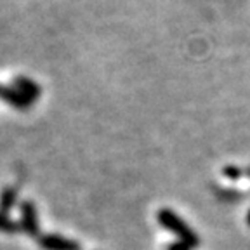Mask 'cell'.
Here are the masks:
<instances>
[{"mask_svg": "<svg viewBox=\"0 0 250 250\" xmlns=\"http://www.w3.org/2000/svg\"><path fill=\"white\" fill-rule=\"evenodd\" d=\"M16 202H18V188L14 186L4 188L2 193H0V212L7 214L9 210H12Z\"/></svg>", "mask_w": 250, "mask_h": 250, "instance_id": "6", "label": "cell"}, {"mask_svg": "<svg viewBox=\"0 0 250 250\" xmlns=\"http://www.w3.org/2000/svg\"><path fill=\"white\" fill-rule=\"evenodd\" d=\"M37 242L43 250H80V245L77 242L59 234H40Z\"/></svg>", "mask_w": 250, "mask_h": 250, "instance_id": "3", "label": "cell"}, {"mask_svg": "<svg viewBox=\"0 0 250 250\" xmlns=\"http://www.w3.org/2000/svg\"><path fill=\"white\" fill-rule=\"evenodd\" d=\"M168 250H191V247L186 245V243H183V242H176L168 247Z\"/></svg>", "mask_w": 250, "mask_h": 250, "instance_id": "9", "label": "cell"}, {"mask_svg": "<svg viewBox=\"0 0 250 250\" xmlns=\"http://www.w3.org/2000/svg\"><path fill=\"white\" fill-rule=\"evenodd\" d=\"M21 229H23L21 223H16L7 214H2V212H0V231H2V233H18V231H21Z\"/></svg>", "mask_w": 250, "mask_h": 250, "instance_id": "7", "label": "cell"}, {"mask_svg": "<svg viewBox=\"0 0 250 250\" xmlns=\"http://www.w3.org/2000/svg\"><path fill=\"white\" fill-rule=\"evenodd\" d=\"M224 176L229 177V179H238L240 176H242V170L236 167H233V165H228V167H224Z\"/></svg>", "mask_w": 250, "mask_h": 250, "instance_id": "8", "label": "cell"}, {"mask_svg": "<svg viewBox=\"0 0 250 250\" xmlns=\"http://www.w3.org/2000/svg\"><path fill=\"white\" fill-rule=\"evenodd\" d=\"M158 223H160L162 228H165V229L172 231V233L176 234L177 238H179V242L186 243L189 247H198L200 243L198 234L188 226L176 212H172L170 208H162L158 212Z\"/></svg>", "mask_w": 250, "mask_h": 250, "instance_id": "1", "label": "cell"}, {"mask_svg": "<svg viewBox=\"0 0 250 250\" xmlns=\"http://www.w3.org/2000/svg\"><path fill=\"white\" fill-rule=\"evenodd\" d=\"M0 99H4L5 103H9L11 106H16V108H20V109L30 108V106L33 104V101L28 99L26 96H23L14 85L12 87L0 85Z\"/></svg>", "mask_w": 250, "mask_h": 250, "instance_id": "4", "label": "cell"}, {"mask_svg": "<svg viewBox=\"0 0 250 250\" xmlns=\"http://www.w3.org/2000/svg\"><path fill=\"white\" fill-rule=\"evenodd\" d=\"M20 223H21V228H23L24 233H28L30 236H35V238L40 236L35 203L30 202V200H24V202L21 203V221Z\"/></svg>", "mask_w": 250, "mask_h": 250, "instance_id": "2", "label": "cell"}, {"mask_svg": "<svg viewBox=\"0 0 250 250\" xmlns=\"http://www.w3.org/2000/svg\"><path fill=\"white\" fill-rule=\"evenodd\" d=\"M247 221H249V224H250V212H249V215H247Z\"/></svg>", "mask_w": 250, "mask_h": 250, "instance_id": "10", "label": "cell"}, {"mask_svg": "<svg viewBox=\"0 0 250 250\" xmlns=\"http://www.w3.org/2000/svg\"><path fill=\"white\" fill-rule=\"evenodd\" d=\"M14 87L20 90L23 96H26L28 99H31L33 103H35L37 99H39V96H40V87L37 85L33 80H30V78H24V77L16 78Z\"/></svg>", "mask_w": 250, "mask_h": 250, "instance_id": "5", "label": "cell"}]
</instances>
